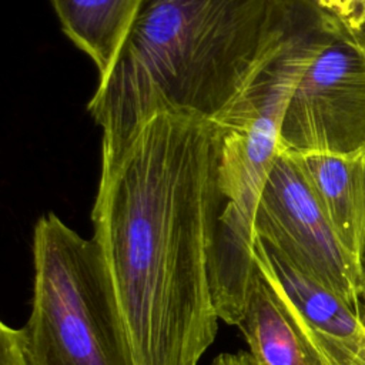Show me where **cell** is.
I'll use <instances>...</instances> for the list:
<instances>
[{
  "label": "cell",
  "mask_w": 365,
  "mask_h": 365,
  "mask_svg": "<svg viewBox=\"0 0 365 365\" xmlns=\"http://www.w3.org/2000/svg\"><path fill=\"white\" fill-rule=\"evenodd\" d=\"M227 202L218 124L168 113L98 184L93 241L131 365H198L212 345L211 259Z\"/></svg>",
  "instance_id": "1"
},
{
  "label": "cell",
  "mask_w": 365,
  "mask_h": 365,
  "mask_svg": "<svg viewBox=\"0 0 365 365\" xmlns=\"http://www.w3.org/2000/svg\"><path fill=\"white\" fill-rule=\"evenodd\" d=\"M328 17L312 0H141L87 106L103 130L100 182L154 115L218 120L289 40Z\"/></svg>",
  "instance_id": "2"
},
{
  "label": "cell",
  "mask_w": 365,
  "mask_h": 365,
  "mask_svg": "<svg viewBox=\"0 0 365 365\" xmlns=\"http://www.w3.org/2000/svg\"><path fill=\"white\" fill-rule=\"evenodd\" d=\"M331 17L289 40L215 123L221 134V185L227 197L211 259L218 318L237 325L255 274L254 215L279 154V133L294 87L319 47L338 33Z\"/></svg>",
  "instance_id": "3"
},
{
  "label": "cell",
  "mask_w": 365,
  "mask_h": 365,
  "mask_svg": "<svg viewBox=\"0 0 365 365\" xmlns=\"http://www.w3.org/2000/svg\"><path fill=\"white\" fill-rule=\"evenodd\" d=\"M33 269L30 315L20 328L31 365H131L93 238L43 214Z\"/></svg>",
  "instance_id": "4"
},
{
  "label": "cell",
  "mask_w": 365,
  "mask_h": 365,
  "mask_svg": "<svg viewBox=\"0 0 365 365\" xmlns=\"http://www.w3.org/2000/svg\"><path fill=\"white\" fill-rule=\"evenodd\" d=\"M279 151L365 153V53L339 31L299 76L284 114Z\"/></svg>",
  "instance_id": "5"
},
{
  "label": "cell",
  "mask_w": 365,
  "mask_h": 365,
  "mask_svg": "<svg viewBox=\"0 0 365 365\" xmlns=\"http://www.w3.org/2000/svg\"><path fill=\"white\" fill-rule=\"evenodd\" d=\"M254 235L359 309L362 268L342 247L289 153L279 151L264 181Z\"/></svg>",
  "instance_id": "6"
},
{
  "label": "cell",
  "mask_w": 365,
  "mask_h": 365,
  "mask_svg": "<svg viewBox=\"0 0 365 365\" xmlns=\"http://www.w3.org/2000/svg\"><path fill=\"white\" fill-rule=\"evenodd\" d=\"M255 265L295 314L328 365H349L365 345L359 309L255 240Z\"/></svg>",
  "instance_id": "7"
},
{
  "label": "cell",
  "mask_w": 365,
  "mask_h": 365,
  "mask_svg": "<svg viewBox=\"0 0 365 365\" xmlns=\"http://www.w3.org/2000/svg\"><path fill=\"white\" fill-rule=\"evenodd\" d=\"M287 153V151H285ZM346 252L362 268L365 252V153H289Z\"/></svg>",
  "instance_id": "8"
},
{
  "label": "cell",
  "mask_w": 365,
  "mask_h": 365,
  "mask_svg": "<svg viewBox=\"0 0 365 365\" xmlns=\"http://www.w3.org/2000/svg\"><path fill=\"white\" fill-rule=\"evenodd\" d=\"M251 365H328L308 332L255 265L245 312L237 325Z\"/></svg>",
  "instance_id": "9"
},
{
  "label": "cell",
  "mask_w": 365,
  "mask_h": 365,
  "mask_svg": "<svg viewBox=\"0 0 365 365\" xmlns=\"http://www.w3.org/2000/svg\"><path fill=\"white\" fill-rule=\"evenodd\" d=\"M141 0H51L64 34L96 64L111 70Z\"/></svg>",
  "instance_id": "10"
},
{
  "label": "cell",
  "mask_w": 365,
  "mask_h": 365,
  "mask_svg": "<svg viewBox=\"0 0 365 365\" xmlns=\"http://www.w3.org/2000/svg\"><path fill=\"white\" fill-rule=\"evenodd\" d=\"M339 33L365 53V0H312Z\"/></svg>",
  "instance_id": "11"
},
{
  "label": "cell",
  "mask_w": 365,
  "mask_h": 365,
  "mask_svg": "<svg viewBox=\"0 0 365 365\" xmlns=\"http://www.w3.org/2000/svg\"><path fill=\"white\" fill-rule=\"evenodd\" d=\"M211 365H251V361L247 352H225L218 355Z\"/></svg>",
  "instance_id": "12"
},
{
  "label": "cell",
  "mask_w": 365,
  "mask_h": 365,
  "mask_svg": "<svg viewBox=\"0 0 365 365\" xmlns=\"http://www.w3.org/2000/svg\"><path fill=\"white\" fill-rule=\"evenodd\" d=\"M359 315L365 324V288L361 291V302H359ZM349 365H365V345L358 351L356 356L352 359Z\"/></svg>",
  "instance_id": "13"
},
{
  "label": "cell",
  "mask_w": 365,
  "mask_h": 365,
  "mask_svg": "<svg viewBox=\"0 0 365 365\" xmlns=\"http://www.w3.org/2000/svg\"><path fill=\"white\" fill-rule=\"evenodd\" d=\"M365 288V252H364V259H362V277H361V291Z\"/></svg>",
  "instance_id": "14"
}]
</instances>
